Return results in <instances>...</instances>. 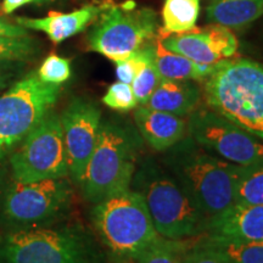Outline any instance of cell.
Returning <instances> with one entry per match:
<instances>
[{
  "mask_svg": "<svg viewBox=\"0 0 263 263\" xmlns=\"http://www.w3.org/2000/svg\"><path fill=\"white\" fill-rule=\"evenodd\" d=\"M160 162L209 221L235 203L239 164L216 156L192 137H184L164 151Z\"/></svg>",
  "mask_w": 263,
  "mask_h": 263,
  "instance_id": "cell-1",
  "label": "cell"
},
{
  "mask_svg": "<svg viewBox=\"0 0 263 263\" xmlns=\"http://www.w3.org/2000/svg\"><path fill=\"white\" fill-rule=\"evenodd\" d=\"M130 189L143 197L154 227L162 238L186 240L205 233L207 217L160 161L153 157L141 161Z\"/></svg>",
  "mask_w": 263,
  "mask_h": 263,
  "instance_id": "cell-2",
  "label": "cell"
},
{
  "mask_svg": "<svg viewBox=\"0 0 263 263\" xmlns=\"http://www.w3.org/2000/svg\"><path fill=\"white\" fill-rule=\"evenodd\" d=\"M202 82V95L211 110L263 140V64L223 60Z\"/></svg>",
  "mask_w": 263,
  "mask_h": 263,
  "instance_id": "cell-3",
  "label": "cell"
},
{
  "mask_svg": "<svg viewBox=\"0 0 263 263\" xmlns=\"http://www.w3.org/2000/svg\"><path fill=\"white\" fill-rule=\"evenodd\" d=\"M0 263H104V255L81 224L50 226L6 233Z\"/></svg>",
  "mask_w": 263,
  "mask_h": 263,
  "instance_id": "cell-4",
  "label": "cell"
},
{
  "mask_svg": "<svg viewBox=\"0 0 263 263\" xmlns=\"http://www.w3.org/2000/svg\"><path fill=\"white\" fill-rule=\"evenodd\" d=\"M72 200L67 178L20 183L6 177L0 183V226L6 233L54 226L70 211Z\"/></svg>",
  "mask_w": 263,
  "mask_h": 263,
  "instance_id": "cell-5",
  "label": "cell"
},
{
  "mask_svg": "<svg viewBox=\"0 0 263 263\" xmlns=\"http://www.w3.org/2000/svg\"><path fill=\"white\" fill-rule=\"evenodd\" d=\"M94 205V228L105 248L118 261H136L160 238L145 201L133 189L115 194Z\"/></svg>",
  "mask_w": 263,
  "mask_h": 263,
  "instance_id": "cell-6",
  "label": "cell"
},
{
  "mask_svg": "<svg viewBox=\"0 0 263 263\" xmlns=\"http://www.w3.org/2000/svg\"><path fill=\"white\" fill-rule=\"evenodd\" d=\"M138 140L130 130L112 122L101 123L80 186L89 202L97 203L130 189L137 170Z\"/></svg>",
  "mask_w": 263,
  "mask_h": 263,
  "instance_id": "cell-7",
  "label": "cell"
},
{
  "mask_svg": "<svg viewBox=\"0 0 263 263\" xmlns=\"http://www.w3.org/2000/svg\"><path fill=\"white\" fill-rule=\"evenodd\" d=\"M60 90V85L44 83L31 72L0 95V161L51 111Z\"/></svg>",
  "mask_w": 263,
  "mask_h": 263,
  "instance_id": "cell-8",
  "label": "cell"
},
{
  "mask_svg": "<svg viewBox=\"0 0 263 263\" xmlns=\"http://www.w3.org/2000/svg\"><path fill=\"white\" fill-rule=\"evenodd\" d=\"M157 15L149 8H137L133 2L108 5L99 16L89 35V49L116 62L139 50L155 37Z\"/></svg>",
  "mask_w": 263,
  "mask_h": 263,
  "instance_id": "cell-9",
  "label": "cell"
},
{
  "mask_svg": "<svg viewBox=\"0 0 263 263\" xmlns=\"http://www.w3.org/2000/svg\"><path fill=\"white\" fill-rule=\"evenodd\" d=\"M12 178L20 183L44 179L67 178L68 163L66 155L61 118L49 112L20 143L10 156Z\"/></svg>",
  "mask_w": 263,
  "mask_h": 263,
  "instance_id": "cell-10",
  "label": "cell"
},
{
  "mask_svg": "<svg viewBox=\"0 0 263 263\" xmlns=\"http://www.w3.org/2000/svg\"><path fill=\"white\" fill-rule=\"evenodd\" d=\"M189 137L221 159L239 166L263 162V140L211 108H196L186 123Z\"/></svg>",
  "mask_w": 263,
  "mask_h": 263,
  "instance_id": "cell-11",
  "label": "cell"
},
{
  "mask_svg": "<svg viewBox=\"0 0 263 263\" xmlns=\"http://www.w3.org/2000/svg\"><path fill=\"white\" fill-rule=\"evenodd\" d=\"M60 118L68 174L80 185L88 161L97 145L101 127V112L93 101L76 98L67 105Z\"/></svg>",
  "mask_w": 263,
  "mask_h": 263,
  "instance_id": "cell-12",
  "label": "cell"
},
{
  "mask_svg": "<svg viewBox=\"0 0 263 263\" xmlns=\"http://www.w3.org/2000/svg\"><path fill=\"white\" fill-rule=\"evenodd\" d=\"M161 42L170 51L183 55L197 64H218L233 58L238 51V39L234 33L216 24L205 28H195L185 34L170 35Z\"/></svg>",
  "mask_w": 263,
  "mask_h": 263,
  "instance_id": "cell-13",
  "label": "cell"
},
{
  "mask_svg": "<svg viewBox=\"0 0 263 263\" xmlns=\"http://www.w3.org/2000/svg\"><path fill=\"white\" fill-rule=\"evenodd\" d=\"M205 234L240 241L263 240V203H234L207 222Z\"/></svg>",
  "mask_w": 263,
  "mask_h": 263,
  "instance_id": "cell-14",
  "label": "cell"
},
{
  "mask_svg": "<svg viewBox=\"0 0 263 263\" xmlns=\"http://www.w3.org/2000/svg\"><path fill=\"white\" fill-rule=\"evenodd\" d=\"M107 5L108 3H103L100 5H85L68 14L50 11L42 18L16 17L15 24L26 29L44 32L52 43L60 44L66 39L83 32L88 26L97 21Z\"/></svg>",
  "mask_w": 263,
  "mask_h": 263,
  "instance_id": "cell-15",
  "label": "cell"
},
{
  "mask_svg": "<svg viewBox=\"0 0 263 263\" xmlns=\"http://www.w3.org/2000/svg\"><path fill=\"white\" fill-rule=\"evenodd\" d=\"M134 121L141 137L154 150L164 153L185 137L184 118L141 105L134 111Z\"/></svg>",
  "mask_w": 263,
  "mask_h": 263,
  "instance_id": "cell-16",
  "label": "cell"
},
{
  "mask_svg": "<svg viewBox=\"0 0 263 263\" xmlns=\"http://www.w3.org/2000/svg\"><path fill=\"white\" fill-rule=\"evenodd\" d=\"M201 97L202 91L195 82L162 80L144 106L183 117L196 110Z\"/></svg>",
  "mask_w": 263,
  "mask_h": 263,
  "instance_id": "cell-17",
  "label": "cell"
},
{
  "mask_svg": "<svg viewBox=\"0 0 263 263\" xmlns=\"http://www.w3.org/2000/svg\"><path fill=\"white\" fill-rule=\"evenodd\" d=\"M263 15V0H210L206 17L227 28L241 29Z\"/></svg>",
  "mask_w": 263,
  "mask_h": 263,
  "instance_id": "cell-18",
  "label": "cell"
},
{
  "mask_svg": "<svg viewBox=\"0 0 263 263\" xmlns=\"http://www.w3.org/2000/svg\"><path fill=\"white\" fill-rule=\"evenodd\" d=\"M154 62L162 80L203 81L215 70V65L197 64L183 55L170 51L159 38L154 44Z\"/></svg>",
  "mask_w": 263,
  "mask_h": 263,
  "instance_id": "cell-19",
  "label": "cell"
},
{
  "mask_svg": "<svg viewBox=\"0 0 263 263\" xmlns=\"http://www.w3.org/2000/svg\"><path fill=\"white\" fill-rule=\"evenodd\" d=\"M200 15V0H166L162 9V27L159 38L185 34L195 29Z\"/></svg>",
  "mask_w": 263,
  "mask_h": 263,
  "instance_id": "cell-20",
  "label": "cell"
},
{
  "mask_svg": "<svg viewBox=\"0 0 263 263\" xmlns=\"http://www.w3.org/2000/svg\"><path fill=\"white\" fill-rule=\"evenodd\" d=\"M199 242L223 256L230 263H263V240L240 241L206 234Z\"/></svg>",
  "mask_w": 263,
  "mask_h": 263,
  "instance_id": "cell-21",
  "label": "cell"
},
{
  "mask_svg": "<svg viewBox=\"0 0 263 263\" xmlns=\"http://www.w3.org/2000/svg\"><path fill=\"white\" fill-rule=\"evenodd\" d=\"M235 203L262 205L263 203V162L239 166L235 188Z\"/></svg>",
  "mask_w": 263,
  "mask_h": 263,
  "instance_id": "cell-22",
  "label": "cell"
},
{
  "mask_svg": "<svg viewBox=\"0 0 263 263\" xmlns=\"http://www.w3.org/2000/svg\"><path fill=\"white\" fill-rule=\"evenodd\" d=\"M185 240H170L160 236L154 244L138 256L136 263H183Z\"/></svg>",
  "mask_w": 263,
  "mask_h": 263,
  "instance_id": "cell-23",
  "label": "cell"
},
{
  "mask_svg": "<svg viewBox=\"0 0 263 263\" xmlns=\"http://www.w3.org/2000/svg\"><path fill=\"white\" fill-rule=\"evenodd\" d=\"M41 52V45L31 35L25 37H4L0 35V59L29 62Z\"/></svg>",
  "mask_w": 263,
  "mask_h": 263,
  "instance_id": "cell-24",
  "label": "cell"
},
{
  "mask_svg": "<svg viewBox=\"0 0 263 263\" xmlns=\"http://www.w3.org/2000/svg\"><path fill=\"white\" fill-rule=\"evenodd\" d=\"M161 82H162V77L157 71L153 54V57L147 60L145 66L138 72V74L130 83L138 104L145 105Z\"/></svg>",
  "mask_w": 263,
  "mask_h": 263,
  "instance_id": "cell-25",
  "label": "cell"
},
{
  "mask_svg": "<svg viewBox=\"0 0 263 263\" xmlns=\"http://www.w3.org/2000/svg\"><path fill=\"white\" fill-rule=\"evenodd\" d=\"M154 54V44L144 45L139 50L134 51L129 57L121 59L115 62L116 64V76L118 81L123 83L130 84L134 77L138 74L141 68L145 66L147 60L153 57Z\"/></svg>",
  "mask_w": 263,
  "mask_h": 263,
  "instance_id": "cell-26",
  "label": "cell"
},
{
  "mask_svg": "<svg viewBox=\"0 0 263 263\" xmlns=\"http://www.w3.org/2000/svg\"><path fill=\"white\" fill-rule=\"evenodd\" d=\"M71 62L67 59L51 54L43 61L37 72L39 80L49 84L60 85L70 80Z\"/></svg>",
  "mask_w": 263,
  "mask_h": 263,
  "instance_id": "cell-27",
  "label": "cell"
},
{
  "mask_svg": "<svg viewBox=\"0 0 263 263\" xmlns=\"http://www.w3.org/2000/svg\"><path fill=\"white\" fill-rule=\"evenodd\" d=\"M103 103L107 107L117 111L133 110L138 105L130 84L123 83V82H117L108 87L106 94L103 98Z\"/></svg>",
  "mask_w": 263,
  "mask_h": 263,
  "instance_id": "cell-28",
  "label": "cell"
},
{
  "mask_svg": "<svg viewBox=\"0 0 263 263\" xmlns=\"http://www.w3.org/2000/svg\"><path fill=\"white\" fill-rule=\"evenodd\" d=\"M183 263H230L211 249L200 244H188L183 252Z\"/></svg>",
  "mask_w": 263,
  "mask_h": 263,
  "instance_id": "cell-29",
  "label": "cell"
},
{
  "mask_svg": "<svg viewBox=\"0 0 263 263\" xmlns=\"http://www.w3.org/2000/svg\"><path fill=\"white\" fill-rule=\"evenodd\" d=\"M27 62L0 59V91L8 89L24 73Z\"/></svg>",
  "mask_w": 263,
  "mask_h": 263,
  "instance_id": "cell-30",
  "label": "cell"
},
{
  "mask_svg": "<svg viewBox=\"0 0 263 263\" xmlns=\"http://www.w3.org/2000/svg\"><path fill=\"white\" fill-rule=\"evenodd\" d=\"M28 34V29L17 24H12L3 16H0V35H4V37H25V35Z\"/></svg>",
  "mask_w": 263,
  "mask_h": 263,
  "instance_id": "cell-31",
  "label": "cell"
},
{
  "mask_svg": "<svg viewBox=\"0 0 263 263\" xmlns=\"http://www.w3.org/2000/svg\"><path fill=\"white\" fill-rule=\"evenodd\" d=\"M37 2V0H4L3 2V11L5 14H11L14 12L16 9L21 8L26 4H29V3Z\"/></svg>",
  "mask_w": 263,
  "mask_h": 263,
  "instance_id": "cell-32",
  "label": "cell"
}]
</instances>
